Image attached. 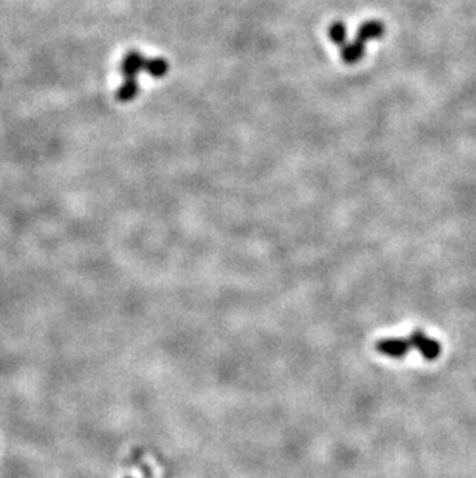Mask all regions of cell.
Returning <instances> with one entry per match:
<instances>
[{
	"instance_id": "cell-1",
	"label": "cell",
	"mask_w": 476,
	"mask_h": 478,
	"mask_svg": "<svg viewBox=\"0 0 476 478\" xmlns=\"http://www.w3.org/2000/svg\"><path fill=\"white\" fill-rule=\"evenodd\" d=\"M374 349L391 359H402L410 350H418L426 361H436L442 351L441 342L430 337L422 330H414L408 337H385L374 344Z\"/></svg>"
},
{
	"instance_id": "cell-2",
	"label": "cell",
	"mask_w": 476,
	"mask_h": 478,
	"mask_svg": "<svg viewBox=\"0 0 476 478\" xmlns=\"http://www.w3.org/2000/svg\"><path fill=\"white\" fill-rule=\"evenodd\" d=\"M121 70L124 75V83L116 93L118 99L132 101L136 97V93L139 90L136 84V76L139 73L147 71L148 75L160 78L167 73V62L162 61V59H147L143 55L133 51V53H129L124 57Z\"/></svg>"
}]
</instances>
